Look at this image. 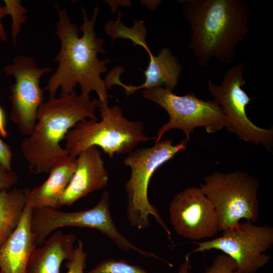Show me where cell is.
<instances>
[{
  "instance_id": "26",
  "label": "cell",
  "mask_w": 273,
  "mask_h": 273,
  "mask_svg": "<svg viewBox=\"0 0 273 273\" xmlns=\"http://www.w3.org/2000/svg\"><path fill=\"white\" fill-rule=\"evenodd\" d=\"M0 135L6 138L8 135L6 127V117L3 108L0 106Z\"/></svg>"
},
{
  "instance_id": "22",
  "label": "cell",
  "mask_w": 273,
  "mask_h": 273,
  "mask_svg": "<svg viewBox=\"0 0 273 273\" xmlns=\"http://www.w3.org/2000/svg\"><path fill=\"white\" fill-rule=\"evenodd\" d=\"M87 256L84 250L83 242L79 240L75 246L71 259L67 261L65 264L68 269L67 273H84Z\"/></svg>"
},
{
  "instance_id": "13",
  "label": "cell",
  "mask_w": 273,
  "mask_h": 273,
  "mask_svg": "<svg viewBox=\"0 0 273 273\" xmlns=\"http://www.w3.org/2000/svg\"><path fill=\"white\" fill-rule=\"evenodd\" d=\"M143 47L150 57V62L144 72L145 82L139 86L126 85L120 80L121 74L124 71L121 67H116L109 72L105 80L107 88L117 84L122 87L127 97L136 90L163 87L173 92L178 82L183 67L178 59L172 54L169 49L163 48L157 56H154L147 43Z\"/></svg>"
},
{
  "instance_id": "9",
  "label": "cell",
  "mask_w": 273,
  "mask_h": 273,
  "mask_svg": "<svg viewBox=\"0 0 273 273\" xmlns=\"http://www.w3.org/2000/svg\"><path fill=\"white\" fill-rule=\"evenodd\" d=\"M143 96L165 109L169 121L159 129L155 142L172 129L183 130L186 139L197 127H204L206 132L214 133L224 127V118L219 106L213 100L200 99L193 93L178 96L163 87L145 89Z\"/></svg>"
},
{
  "instance_id": "4",
  "label": "cell",
  "mask_w": 273,
  "mask_h": 273,
  "mask_svg": "<svg viewBox=\"0 0 273 273\" xmlns=\"http://www.w3.org/2000/svg\"><path fill=\"white\" fill-rule=\"evenodd\" d=\"M98 119L82 120L66 134L65 149L74 157L85 149L99 147L110 158L115 154H129L140 144L155 138L148 136L141 121L125 118L118 106L109 107L108 102H100Z\"/></svg>"
},
{
  "instance_id": "28",
  "label": "cell",
  "mask_w": 273,
  "mask_h": 273,
  "mask_svg": "<svg viewBox=\"0 0 273 273\" xmlns=\"http://www.w3.org/2000/svg\"><path fill=\"white\" fill-rule=\"evenodd\" d=\"M1 273V272H0Z\"/></svg>"
},
{
  "instance_id": "14",
  "label": "cell",
  "mask_w": 273,
  "mask_h": 273,
  "mask_svg": "<svg viewBox=\"0 0 273 273\" xmlns=\"http://www.w3.org/2000/svg\"><path fill=\"white\" fill-rule=\"evenodd\" d=\"M109 180L102 152L96 146L85 149L76 157L75 170L59 200L60 208L70 206L89 193L104 188Z\"/></svg>"
},
{
  "instance_id": "5",
  "label": "cell",
  "mask_w": 273,
  "mask_h": 273,
  "mask_svg": "<svg viewBox=\"0 0 273 273\" xmlns=\"http://www.w3.org/2000/svg\"><path fill=\"white\" fill-rule=\"evenodd\" d=\"M189 141L185 139L178 145H173L170 139L160 140L155 142L152 147L132 151L124 159V164L131 170L125 189L127 219L132 226L139 230L148 228L150 226V216H152L171 240L170 231L157 209L149 200L148 187L155 171L178 152L186 150Z\"/></svg>"
},
{
  "instance_id": "15",
  "label": "cell",
  "mask_w": 273,
  "mask_h": 273,
  "mask_svg": "<svg viewBox=\"0 0 273 273\" xmlns=\"http://www.w3.org/2000/svg\"><path fill=\"white\" fill-rule=\"evenodd\" d=\"M32 210L26 201L18 224L0 247L1 273H26L29 258L37 246L31 228Z\"/></svg>"
},
{
  "instance_id": "16",
  "label": "cell",
  "mask_w": 273,
  "mask_h": 273,
  "mask_svg": "<svg viewBox=\"0 0 273 273\" xmlns=\"http://www.w3.org/2000/svg\"><path fill=\"white\" fill-rule=\"evenodd\" d=\"M76 166V158L69 155L56 161L49 172L48 178L40 185L25 188L26 201L32 209H59V200L68 186Z\"/></svg>"
},
{
  "instance_id": "8",
  "label": "cell",
  "mask_w": 273,
  "mask_h": 273,
  "mask_svg": "<svg viewBox=\"0 0 273 273\" xmlns=\"http://www.w3.org/2000/svg\"><path fill=\"white\" fill-rule=\"evenodd\" d=\"M244 72L245 63L242 62L228 70L219 85L207 77L208 91L220 107L229 132L268 150L273 145V129L258 127L248 118L246 107L252 99L242 87L246 82Z\"/></svg>"
},
{
  "instance_id": "12",
  "label": "cell",
  "mask_w": 273,
  "mask_h": 273,
  "mask_svg": "<svg viewBox=\"0 0 273 273\" xmlns=\"http://www.w3.org/2000/svg\"><path fill=\"white\" fill-rule=\"evenodd\" d=\"M169 214L176 233L186 239L211 238L219 231L214 208L200 188L188 187L175 195L170 203Z\"/></svg>"
},
{
  "instance_id": "18",
  "label": "cell",
  "mask_w": 273,
  "mask_h": 273,
  "mask_svg": "<svg viewBox=\"0 0 273 273\" xmlns=\"http://www.w3.org/2000/svg\"><path fill=\"white\" fill-rule=\"evenodd\" d=\"M26 203L25 189L0 192V247L18 224Z\"/></svg>"
},
{
  "instance_id": "24",
  "label": "cell",
  "mask_w": 273,
  "mask_h": 273,
  "mask_svg": "<svg viewBox=\"0 0 273 273\" xmlns=\"http://www.w3.org/2000/svg\"><path fill=\"white\" fill-rule=\"evenodd\" d=\"M13 152L10 146L0 138V163L8 170H12Z\"/></svg>"
},
{
  "instance_id": "19",
  "label": "cell",
  "mask_w": 273,
  "mask_h": 273,
  "mask_svg": "<svg viewBox=\"0 0 273 273\" xmlns=\"http://www.w3.org/2000/svg\"><path fill=\"white\" fill-rule=\"evenodd\" d=\"M190 256L187 254L185 261L177 273H192ZM87 273H149L140 266L131 264L125 260L108 258L99 262Z\"/></svg>"
},
{
  "instance_id": "23",
  "label": "cell",
  "mask_w": 273,
  "mask_h": 273,
  "mask_svg": "<svg viewBox=\"0 0 273 273\" xmlns=\"http://www.w3.org/2000/svg\"><path fill=\"white\" fill-rule=\"evenodd\" d=\"M18 181L17 173L8 170L0 163V192L11 189Z\"/></svg>"
},
{
  "instance_id": "17",
  "label": "cell",
  "mask_w": 273,
  "mask_h": 273,
  "mask_svg": "<svg viewBox=\"0 0 273 273\" xmlns=\"http://www.w3.org/2000/svg\"><path fill=\"white\" fill-rule=\"evenodd\" d=\"M76 236L57 230L44 242L33 249L29 258L26 273H61L64 260H70L73 254Z\"/></svg>"
},
{
  "instance_id": "10",
  "label": "cell",
  "mask_w": 273,
  "mask_h": 273,
  "mask_svg": "<svg viewBox=\"0 0 273 273\" xmlns=\"http://www.w3.org/2000/svg\"><path fill=\"white\" fill-rule=\"evenodd\" d=\"M222 233L219 237L195 243L198 247L187 254L220 250L232 257L243 273H255L271 260L270 255L265 252L273 245L272 227L255 225L247 220Z\"/></svg>"
},
{
  "instance_id": "7",
  "label": "cell",
  "mask_w": 273,
  "mask_h": 273,
  "mask_svg": "<svg viewBox=\"0 0 273 273\" xmlns=\"http://www.w3.org/2000/svg\"><path fill=\"white\" fill-rule=\"evenodd\" d=\"M110 207V195L105 191L98 203L88 210L69 212L52 208L33 209L31 228L35 244L37 246L41 245L53 232L61 228H87L105 235L124 251L132 250L145 257L159 259L155 254L133 244L119 231L113 220Z\"/></svg>"
},
{
  "instance_id": "11",
  "label": "cell",
  "mask_w": 273,
  "mask_h": 273,
  "mask_svg": "<svg viewBox=\"0 0 273 273\" xmlns=\"http://www.w3.org/2000/svg\"><path fill=\"white\" fill-rule=\"evenodd\" d=\"M53 70L51 67H39L33 58L22 55L15 57L13 63L3 69L7 76L15 79L10 87L11 119L26 136L32 132L38 109L44 102V90L40 86V79Z\"/></svg>"
},
{
  "instance_id": "3",
  "label": "cell",
  "mask_w": 273,
  "mask_h": 273,
  "mask_svg": "<svg viewBox=\"0 0 273 273\" xmlns=\"http://www.w3.org/2000/svg\"><path fill=\"white\" fill-rule=\"evenodd\" d=\"M99 101L90 96L71 93L50 97L39 106L37 120L31 133L23 139L20 149L35 174L49 173L53 165L69 155L61 146L68 132L77 123L96 116Z\"/></svg>"
},
{
  "instance_id": "6",
  "label": "cell",
  "mask_w": 273,
  "mask_h": 273,
  "mask_svg": "<svg viewBox=\"0 0 273 273\" xmlns=\"http://www.w3.org/2000/svg\"><path fill=\"white\" fill-rule=\"evenodd\" d=\"M200 189L211 202L219 222V231L236 227L242 219L253 223L258 219L259 183L242 171H215L204 178Z\"/></svg>"
},
{
  "instance_id": "29",
  "label": "cell",
  "mask_w": 273,
  "mask_h": 273,
  "mask_svg": "<svg viewBox=\"0 0 273 273\" xmlns=\"http://www.w3.org/2000/svg\"></svg>"
},
{
  "instance_id": "27",
  "label": "cell",
  "mask_w": 273,
  "mask_h": 273,
  "mask_svg": "<svg viewBox=\"0 0 273 273\" xmlns=\"http://www.w3.org/2000/svg\"><path fill=\"white\" fill-rule=\"evenodd\" d=\"M255 273H256V272H255Z\"/></svg>"
},
{
  "instance_id": "20",
  "label": "cell",
  "mask_w": 273,
  "mask_h": 273,
  "mask_svg": "<svg viewBox=\"0 0 273 273\" xmlns=\"http://www.w3.org/2000/svg\"><path fill=\"white\" fill-rule=\"evenodd\" d=\"M3 2L7 15L12 18V36L13 43L16 44V39L21 31V25L24 24L27 20L25 14L28 12V9L21 5L20 0H4Z\"/></svg>"
},
{
  "instance_id": "1",
  "label": "cell",
  "mask_w": 273,
  "mask_h": 273,
  "mask_svg": "<svg viewBox=\"0 0 273 273\" xmlns=\"http://www.w3.org/2000/svg\"><path fill=\"white\" fill-rule=\"evenodd\" d=\"M55 7L59 17L55 34L60 40L61 47L53 59L58 63L57 69L44 90L53 97L59 88L61 95H65L75 90L79 84L81 94L90 96L95 92L100 102H108L107 88L101 75L107 71L110 60L99 59L98 54L106 51L103 48L104 40L97 36L95 30L99 8L96 5L89 19L86 10L81 7L83 23L79 28L71 22L65 9H61L58 3Z\"/></svg>"
},
{
  "instance_id": "25",
  "label": "cell",
  "mask_w": 273,
  "mask_h": 273,
  "mask_svg": "<svg viewBox=\"0 0 273 273\" xmlns=\"http://www.w3.org/2000/svg\"><path fill=\"white\" fill-rule=\"evenodd\" d=\"M7 15L5 6L0 3V40L3 41L8 40L7 34L2 22V19Z\"/></svg>"
},
{
  "instance_id": "21",
  "label": "cell",
  "mask_w": 273,
  "mask_h": 273,
  "mask_svg": "<svg viewBox=\"0 0 273 273\" xmlns=\"http://www.w3.org/2000/svg\"><path fill=\"white\" fill-rule=\"evenodd\" d=\"M201 273H243L236 261L228 255L222 253L216 256L210 266Z\"/></svg>"
},
{
  "instance_id": "2",
  "label": "cell",
  "mask_w": 273,
  "mask_h": 273,
  "mask_svg": "<svg viewBox=\"0 0 273 273\" xmlns=\"http://www.w3.org/2000/svg\"><path fill=\"white\" fill-rule=\"evenodd\" d=\"M191 35L189 48L198 64L215 58L224 64L235 59L239 43L249 32L250 10L245 0L179 1Z\"/></svg>"
}]
</instances>
